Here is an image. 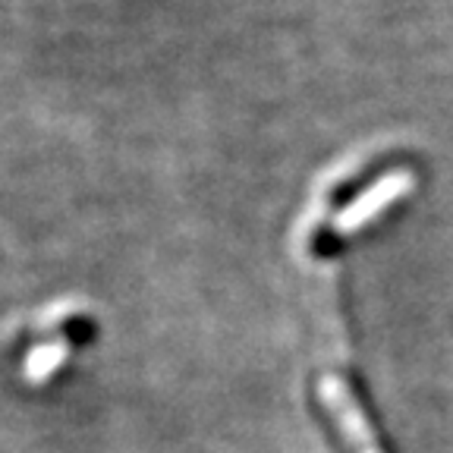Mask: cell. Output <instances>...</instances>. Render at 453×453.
Returning a JSON list of instances; mask_svg holds the SVG:
<instances>
[{"label": "cell", "instance_id": "obj_1", "mask_svg": "<svg viewBox=\"0 0 453 453\" xmlns=\"http://www.w3.org/2000/svg\"><path fill=\"white\" fill-rule=\"evenodd\" d=\"M412 186V177L410 173H390L388 180H381V183H375L372 189L365 192V196L359 198V202H353V205L347 208V211L337 218V234H353V230H359L365 220L375 218L381 208H388L390 202H394L400 192H406Z\"/></svg>", "mask_w": 453, "mask_h": 453}]
</instances>
